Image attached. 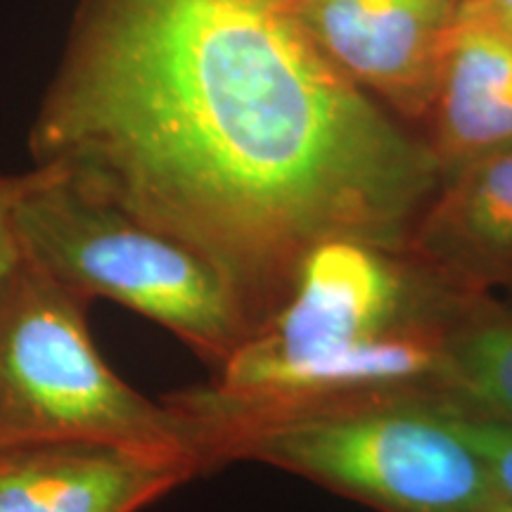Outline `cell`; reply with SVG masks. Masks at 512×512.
<instances>
[{"label": "cell", "mask_w": 512, "mask_h": 512, "mask_svg": "<svg viewBox=\"0 0 512 512\" xmlns=\"http://www.w3.org/2000/svg\"><path fill=\"white\" fill-rule=\"evenodd\" d=\"M15 226L22 256L88 299H112L162 325L211 370L254 332L223 273L55 166L31 169Z\"/></svg>", "instance_id": "obj_3"}, {"label": "cell", "mask_w": 512, "mask_h": 512, "mask_svg": "<svg viewBox=\"0 0 512 512\" xmlns=\"http://www.w3.org/2000/svg\"><path fill=\"white\" fill-rule=\"evenodd\" d=\"M91 304L27 259L0 283V451L88 441L185 458L204 475L176 413L100 356Z\"/></svg>", "instance_id": "obj_4"}, {"label": "cell", "mask_w": 512, "mask_h": 512, "mask_svg": "<svg viewBox=\"0 0 512 512\" xmlns=\"http://www.w3.org/2000/svg\"><path fill=\"white\" fill-rule=\"evenodd\" d=\"M463 0H294L304 27L332 62L387 100L427 119Z\"/></svg>", "instance_id": "obj_6"}, {"label": "cell", "mask_w": 512, "mask_h": 512, "mask_svg": "<svg viewBox=\"0 0 512 512\" xmlns=\"http://www.w3.org/2000/svg\"><path fill=\"white\" fill-rule=\"evenodd\" d=\"M200 477L185 458L60 441L0 451V512H140Z\"/></svg>", "instance_id": "obj_7"}, {"label": "cell", "mask_w": 512, "mask_h": 512, "mask_svg": "<svg viewBox=\"0 0 512 512\" xmlns=\"http://www.w3.org/2000/svg\"><path fill=\"white\" fill-rule=\"evenodd\" d=\"M29 143L209 259L254 330L320 242L406 252L441 181L294 0H83Z\"/></svg>", "instance_id": "obj_1"}, {"label": "cell", "mask_w": 512, "mask_h": 512, "mask_svg": "<svg viewBox=\"0 0 512 512\" xmlns=\"http://www.w3.org/2000/svg\"><path fill=\"white\" fill-rule=\"evenodd\" d=\"M441 411L446 413L448 422L463 434L467 444H470L484 460L486 470L494 479L498 494L503 503L512 505V425L486 415L477 408L460 403L448 396H439Z\"/></svg>", "instance_id": "obj_11"}, {"label": "cell", "mask_w": 512, "mask_h": 512, "mask_svg": "<svg viewBox=\"0 0 512 512\" xmlns=\"http://www.w3.org/2000/svg\"><path fill=\"white\" fill-rule=\"evenodd\" d=\"M477 5L484 17L512 41V0H477Z\"/></svg>", "instance_id": "obj_13"}, {"label": "cell", "mask_w": 512, "mask_h": 512, "mask_svg": "<svg viewBox=\"0 0 512 512\" xmlns=\"http://www.w3.org/2000/svg\"><path fill=\"white\" fill-rule=\"evenodd\" d=\"M441 181L403 254L451 292L512 285V147Z\"/></svg>", "instance_id": "obj_8"}, {"label": "cell", "mask_w": 512, "mask_h": 512, "mask_svg": "<svg viewBox=\"0 0 512 512\" xmlns=\"http://www.w3.org/2000/svg\"><path fill=\"white\" fill-rule=\"evenodd\" d=\"M465 294L408 254L325 240L304 256L283 304L211 370L164 396L204 475L271 422L373 396H446V342Z\"/></svg>", "instance_id": "obj_2"}, {"label": "cell", "mask_w": 512, "mask_h": 512, "mask_svg": "<svg viewBox=\"0 0 512 512\" xmlns=\"http://www.w3.org/2000/svg\"><path fill=\"white\" fill-rule=\"evenodd\" d=\"M427 119L441 178L512 147V41L477 0L460 3Z\"/></svg>", "instance_id": "obj_9"}, {"label": "cell", "mask_w": 512, "mask_h": 512, "mask_svg": "<svg viewBox=\"0 0 512 512\" xmlns=\"http://www.w3.org/2000/svg\"><path fill=\"white\" fill-rule=\"evenodd\" d=\"M448 399L512 425V311L467 294L446 342Z\"/></svg>", "instance_id": "obj_10"}, {"label": "cell", "mask_w": 512, "mask_h": 512, "mask_svg": "<svg viewBox=\"0 0 512 512\" xmlns=\"http://www.w3.org/2000/svg\"><path fill=\"white\" fill-rule=\"evenodd\" d=\"M256 460L377 512H486L503 503L439 396H373L271 422L235 441Z\"/></svg>", "instance_id": "obj_5"}, {"label": "cell", "mask_w": 512, "mask_h": 512, "mask_svg": "<svg viewBox=\"0 0 512 512\" xmlns=\"http://www.w3.org/2000/svg\"><path fill=\"white\" fill-rule=\"evenodd\" d=\"M486 512H512V505L510 503H501V505H496V508H491V510H486Z\"/></svg>", "instance_id": "obj_14"}, {"label": "cell", "mask_w": 512, "mask_h": 512, "mask_svg": "<svg viewBox=\"0 0 512 512\" xmlns=\"http://www.w3.org/2000/svg\"><path fill=\"white\" fill-rule=\"evenodd\" d=\"M31 171L27 174L0 176V283L22 264V247H19L15 211L19 197L27 190Z\"/></svg>", "instance_id": "obj_12"}]
</instances>
